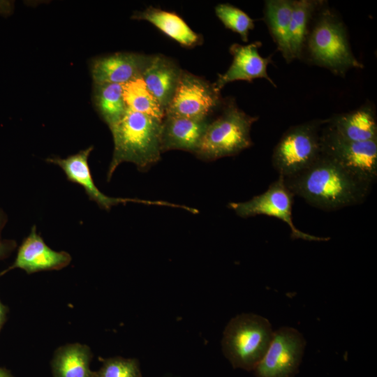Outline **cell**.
Here are the masks:
<instances>
[{
    "label": "cell",
    "instance_id": "obj_18",
    "mask_svg": "<svg viewBox=\"0 0 377 377\" xmlns=\"http://www.w3.org/2000/svg\"><path fill=\"white\" fill-rule=\"evenodd\" d=\"M132 18L148 21L182 46L194 47L202 42V37L192 30L185 21L175 13L150 6L142 11L135 13Z\"/></svg>",
    "mask_w": 377,
    "mask_h": 377
},
{
    "label": "cell",
    "instance_id": "obj_27",
    "mask_svg": "<svg viewBox=\"0 0 377 377\" xmlns=\"http://www.w3.org/2000/svg\"><path fill=\"white\" fill-rule=\"evenodd\" d=\"M6 269L0 272V277L4 274L7 273ZM9 309L7 306L4 305L0 300V332L4 325L6 321L7 320V316L8 313Z\"/></svg>",
    "mask_w": 377,
    "mask_h": 377
},
{
    "label": "cell",
    "instance_id": "obj_21",
    "mask_svg": "<svg viewBox=\"0 0 377 377\" xmlns=\"http://www.w3.org/2000/svg\"><path fill=\"white\" fill-rule=\"evenodd\" d=\"M323 2L316 0H293L289 28V45L293 60L302 58L311 20Z\"/></svg>",
    "mask_w": 377,
    "mask_h": 377
},
{
    "label": "cell",
    "instance_id": "obj_24",
    "mask_svg": "<svg viewBox=\"0 0 377 377\" xmlns=\"http://www.w3.org/2000/svg\"><path fill=\"white\" fill-rule=\"evenodd\" d=\"M215 13L227 29L238 34L244 42L248 41L254 23L246 13L231 4L220 3L215 7Z\"/></svg>",
    "mask_w": 377,
    "mask_h": 377
},
{
    "label": "cell",
    "instance_id": "obj_19",
    "mask_svg": "<svg viewBox=\"0 0 377 377\" xmlns=\"http://www.w3.org/2000/svg\"><path fill=\"white\" fill-rule=\"evenodd\" d=\"M91 348L80 343L57 348L51 360L52 377H94L90 369Z\"/></svg>",
    "mask_w": 377,
    "mask_h": 377
},
{
    "label": "cell",
    "instance_id": "obj_11",
    "mask_svg": "<svg viewBox=\"0 0 377 377\" xmlns=\"http://www.w3.org/2000/svg\"><path fill=\"white\" fill-rule=\"evenodd\" d=\"M93 149L94 147L90 146L65 158L52 157L47 158L46 161L60 167L68 181L81 186L91 200L94 201L101 208L107 211L110 210L114 205L119 203L126 204L127 202H137L149 205L172 207H178L177 204H172L163 200L112 198L104 194L96 186L88 163V158Z\"/></svg>",
    "mask_w": 377,
    "mask_h": 377
},
{
    "label": "cell",
    "instance_id": "obj_5",
    "mask_svg": "<svg viewBox=\"0 0 377 377\" xmlns=\"http://www.w3.org/2000/svg\"><path fill=\"white\" fill-rule=\"evenodd\" d=\"M221 112L210 121L195 154L213 161L233 156L250 147L251 128L258 117L239 108L234 100L223 102Z\"/></svg>",
    "mask_w": 377,
    "mask_h": 377
},
{
    "label": "cell",
    "instance_id": "obj_26",
    "mask_svg": "<svg viewBox=\"0 0 377 377\" xmlns=\"http://www.w3.org/2000/svg\"><path fill=\"white\" fill-rule=\"evenodd\" d=\"M17 242L13 239H0V260L8 257L16 249Z\"/></svg>",
    "mask_w": 377,
    "mask_h": 377
},
{
    "label": "cell",
    "instance_id": "obj_1",
    "mask_svg": "<svg viewBox=\"0 0 377 377\" xmlns=\"http://www.w3.org/2000/svg\"><path fill=\"white\" fill-rule=\"evenodd\" d=\"M283 178L294 195L327 211L362 202L371 187L323 154L306 168Z\"/></svg>",
    "mask_w": 377,
    "mask_h": 377
},
{
    "label": "cell",
    "instance_id": "obj_23",
    "mask_svg": "<svg viewBox=\"0 0 377 377\" xmlns=\"http://www.w3.org/2000/svg\"><path fill=\"white\" fill-rule=\"evenodd\" d=\"M123 97L127 109L163 120L165 110L141 77L123 84Z\"/></svg>",
    "mask_w": 377,
    "mask_h": 377
},
{
    "label": "cell",
    "instance_id": "obj_14",
    "mask_svg": "<svg viewBox=\"0 0 377 377\" xmlns=\"http://www.w3.org/2000/svg\"><path fill=\"white\" fill-rule=\"evenodd\" d=\"M324 125L337 136L346 140L365 142L377 140L376 109L369 101L354 110L324 119Z\"/></svg>",
    "mask_w": 377,
    "mask_h": 377
},
{
    "label": "cell",
    "instance_id": "obj_9",
    "mask_svg": "<svg viewBox=\"0 0 377 377\" xmlns=\"http://www.w3.org/2000/svg\"><path fill=\"white\" fill-rule=\"evenodd\" d=\"M293 193L286 186L283 177L279 175L266 191L253 197L249 200L228 204L237 216L242 218L266 215L281 220L290 229L293 239L306 241H327L330 237H320L305 233L293 223L292 207Z\"/></svg>",
    "mask_w": 377,
    "mask_h": 377
},
{
    "label": "cell",
    "instance_id": "obj_7",
    "mask_svg": "<svg viewBox=\"0 0 377 377\" xmlns=\"http://www.w3.org/2000/svg\"><path fill=\"white\" fill-rule=\"evenodd\" d=\"M321 154L371 186L377 178V140L365 142L346 140L328 130L323 122Z\"/></svg>",
    "mask_w": 377,
    "mask_h": 377
},
{
    "label": "cell",
    "instance_id": "obj_10",
    "mask_svg": "<svg viewBox=\"0 0 377 377\" xmlns=\"http://www.w3.org/2000/svg\"><path fill=\"white\" fill-rule=\"evenodd\" d=\"M306 340L291 327L274 331L270 344L254 372L256 377H294L302 363Z\"/></svg>",
    "mask_w": 377,
    "mask_h": 377
},
{
    "label": "cell",
    "instance_id": "obj_20",
    "mask_svg": "<svg viewBox=\"0 0 377 377\" xmlns=\"http://www.w3.org/2000/svg\"><path fill=\"white\" fill-rule=\"evenodd\" d=\"M293 0H267L265 1V21L269 31L287 63L293 59L289 45V28Z\"/></svg>",
    "mask_w": 377,
    "mask_h": 377
},
{
    "label": "cell",
    "instance_id": "obj_28",
    "mask_svg": "<svg viewBox=\"0 0 377 377\" xmlns=\"http://www.w3.org/2000/svg\"><path fill=\"white\" fill-rule=\"evenodd\" d=\"M8 218L6 213L0 208V239L1 232L7 222Z\"/></svg>",
    "mask_w": 377,
    "mask_h": 377
},
{
    "label": "cell",
    "instance_id": "obj_29",
    "mask_svg": "<svg viewBox=\"0 0 377 377\" xmlns=\"http://www.w3.org/2000/svg\"><path fill=\"white\" fill-rule=\"evenodd\" d=\"M0 377H15L11 372L3 368L0 367Z\"/></svg>",
    "mask_w": 377,
    "mask_h": 377
},
{
    "label": "cell",
    "instance_id": "obj_25",
    "mask_svg": "<svg viewBox=\"0 0 377 377\" xmlns=\"http://www.w3.org/2000/svg\"><path fill=\"white\" fill-rule=\"evenodd\" d=\"M99 360L102 365L94 371V377H142L137 359L114 357Z\"/></svg>",
    "mask_w": 377,
    "mask_h": 377
},
{
    "label": "cell",
    "instance_id": "obj_22",
    "mask_svg": "<svg viewBox=\"0 0 377 377\" xmlns=\"http://www.w3.org/2000/svg\"><path fill=\"white\" fill-rule=\"evenodd\" d=\"M94 103L103 120L111 128L128 110L123 97V84L94 83Z\"/></svg>",
    "mask_w": 377,
    "mask_h": 377
},
{
    "label": "cell",
    "instance_id": "obj_13",
    "mask_svg": "<svg viewBox=\"0 0 377 377\" xmlns=\"http://www.w3.org/2000/svg\"><path fill=\"white\" fill-rule=\"evenodd\" d=\"M71 256L66 251H57L49 247L33 226L30 233L18 248L14 263L8 272L18 268L27 274L41 271L59 270L71 262Z\"/></svg>",
    "mask_w": 377,
    "mask_h": 377
},
{
    "label": "cell",
    "instance_id": "obj_2",
    "mask_svg": "<svg viewBox=\"0 0 377 377\" xmlns=\"http://www.w3.org/2000/svg\"><path fill=\"white\" fill-rule=\"evenodd\" d=\"M304 53L313 65L341 77L351 68H364L351 50L345 24L324 1L311 20L302 57Z\"/></svg>",
    "mask_w": 377,
    "mask_h": 377
},
{
    "label": "cell",
    "instance_id": "obj_17",
    "mask_svg": "<svg viewBox=\"0 0 377 377\" xmlns=\"http://www.w3.org/2000/svg\"><path fill=\"white\" fill-rule=\"evenodd\" d=\"M147 58L142 54L117 52L96 59L91 65L93 80L124 84L140 77Z\"/></svg>",
    "mask_w": 377,
    "mask_h": 377
},
{
    "label": "cell",
    "instance_id": "obj_6",
    "mask_svg": "<svg viewBox=\"0 0 377 377\" xmlns=\"http://www.w3.org/2000/svg\"><path fill=\"white\" fill-rule=\"evenodd\" d=\"M324 120L306 121L290 127L272 153L274 169L283 177L292 176L311 165L321 154V131Z\"/></svg>",
    "mask_w": 377,
    "mask_h": 377
},
{
    "label": "cell",
    "instance_id": "obj_3",
    "mask_svg": "<svg viewBox=\"0 0 377 377\" xmlns=\"http://www.w3.org/2000/svg\"><path fill=\"white\" fill-rule=\"evenodd\" d=\"M162 121L128 109L123 117L110 128L114 151L108 170V181L124 162L133 163L144 170L160 160Z\"/></svg>",
    "mask_w": 377,
    "mask_h": 377
},
{
    "label": "cell",
    "instance_id": "obj_15",
    "mask_svg": "<svg viewBox=\"0 0 377 377\" xmlns=\"http://www.w3.org/2000/svg\"><path fill=\"white\" fill-rule=\"evenodd\" d=\"M182 71L172 59L161 54L148 56L140 77L164 110L172 99Z\"/></svg>",
    "mask_w": 377,
    "mask_h": 377
},
{
    "label": "cell",
    "instance_id": "obj_12",
    "mask_svg": "<svg viewBox=\"0 0 377 377\" xmlns=\"http://www.w3.org/2000/svg\"><path fill=\"white\" fill-rule=\"evenodd\" d=\"M262 43L255 41L247 45L234 43L230 47L232 61L228 69L223 74H219L214 82V87L221 91L228 83L243 80L252 82L257 78H264L272 85L276 87L267 73V66L272 64L271 56L262 57L258 50Z\"/></svg>",
    "mask_w": 377,
    "mask_h": 377
},
{
    "label": "cell",
    "instance_id": "obj_8",
    "mask_svg": "<svg viewBox=\"0 0 377 377\" xmlns=\"http://www.w3.org/2000/svg\"><path fill=\"white\" fill-rule=\"evenodd\" d=\"M224 100L220 91L205 80L182 70L165 114L194 119H209Z\"/></svg>",
    "mask_w": 377,
    "mask_h": 377
},
{
    "label": "cell",
    "instance_id": "obj_4",
    "mask_svg": "<svg viewBox=\"0 0 377 377\" xmlns=\"http://www.w3.org/2000/svg\"><path fill=\"white\" fill-rule=\"evenodd\" d=\"M273 334L266 318L255 313L237 315L224 330L223 353L234 369L253 371L265 354Z\"/></svg>",
    "mask_w": 377,
    "mask_h": 377
},
{
    "label": "cell",
    "instance_id": "obj_16",
    "mask_svg": "<svg viewBox=\"0 0 377 377\" xmlns=\"http://www.w3.org/2000/svg\"><path fill=\"white\" fill-rule=\"evenodd\" d=\"M209 121L165 114L161 138L162 152L182 149L195 154Z\"/></svg>",
    "mask_w": 377,
    "mask_h": 377
}]
</instances>
